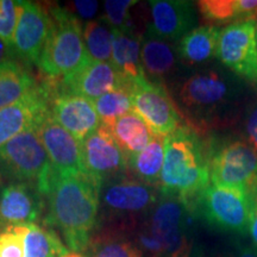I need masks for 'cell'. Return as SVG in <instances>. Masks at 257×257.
Instances as JSON below:
<instances>
[{"instance_id": "6da1fadb", "label": "cell", "mask_w": 257, "mask_h": 257, "mask_svg": "<svg viewBox=\"0 0 257 257\" xmlns=\"http://www.w3.org/2000/svg\"><path fill=\"white\" fill-rule=\"evenodd\" d=\"M245 85L231 72L211 68L193 73L176 91L179 111L198 133L230 126L240 118Z\"/></svg>"}, {"instance_id": "7a4b0ae2", "label": "cell", "mask_w": 257, "mask_h": 257, "mask_svg": "<svg viewBox=\"0 0 257 257\" xmlns=\"http://www.w3.org/2000/svg\"><path fill=\"white\" fill-rule=\"evenodd\" d=\"M102 185L87 173L53 175L47 224L62 233L70 251L83 253L98 223Z\"/></svg>"}, {"instance_id": "3957f363", "label": "cell", "mask_w": 257, "mask_h": 257, "mask_svg": "<svg viewBox=\"0 0 257 257\" xmlns=\"http://www.w3.org/2000/svg\"><path fill=\"white\" fill-rule=\"evenodd\" d=\"M210 160L211 146L188 125L165 137L161 194L181 198L192 210L199 195L210 186Z\"/></svg>"}, {"instance_id": "277c9868", "label": "cell", "mask_w": 257, "mask_h": 257, "mask_svg": "<svg viewBox=\"0 0 257 257\" xmlns=\"http://www.w3.org/2000/svg\"><path fill=\"white\" fill-rule=\"evenodd\" d=\"M50 29L37 67L47 79L57 80L79 69L89 57L81 23L68 9L48 6Z\"/></svg>"}, {"instance_id": "5b68a950", "label": "cell", "mask_w": 257, "mask_h": 257, "mask_svg": "<svg viewBox=\"0 0 257 257\" xmlns=\"http://www.w3.org/2000/svg\"><path fill=\"white\" fill-rule=\"evenodd\" d=\"M161 197L159 187L147 185L134 176H118L102 185L100 208L114 229L134 230L147 219Z\"/></svg>"}, {"instance_id": "8992f818", "label": "cell", "mask_w": 257, "mask_h": 257, "mask_svg": "<svg viewBox=\"0 0 257 257\" xmlns=\"http://www.w3.org/2000/svg\"><path fill=\"white\" fill-rule=\"evenodd\" d=\"M0 166L19 182L34 184L43 195L49 193L54 170L37 127L18 135L0 148Z\"/></svg>"}, {"instance_id": "52a82bcc", "label": "cell", "mask_w": 257, "mask_h": 257, "mask_svg": "<svg viewBox=\"0 0 257 257\" xmlns=\"http://www.w3.org/2000/svg\"><path fill=\"white\" fill-rule=\"evenodd\" d=\"M192 211L213 229L244 236L249 233L252 197L242 189L210 185L193 204Z\"/></svg>"}, {"instance_id": "ba28073f", "label": "cell", "mask_w": 257, "mask_h": 257, "mask_svg": "<svg viewBox=\"0 0 257 257\" xmlns=\"http://www.w3.org/2000/svg\"><path fill=\"white\" fill-rule=\"evenodd\" d=\"M193 211L175 195L161 194L143 224L162 246L165 257H188Z\"/></svg>"}, {"instance_id": "9c48e42d", "label": "cell", "mask_w": 257, "mask_h": 257, "mask_svg": "<svg viewBox=\"0 0 257 257\" xmlns=\"http://www.w3.org/2000/svg\"><path fill=\"white\" fill-rule=\"evenodd\" d=\"M211 184L242 189L251 194L257 189V152L243 138L211 146Z\"/></svg>"}, {"instance_id": "30bf717a", "label": "cell", "mask_w": 257, "mask_h": 257, "mask_svg": "<svg viewBox=\"0 0 257 257\" xmlns=\"http://www.w3.org/2000/svg\"><path fill=\"white\" fill-rule=\"evenodd\" d=\"M217 59L243 81L257 86L256 18L233 22L223 28Z\"/></svg>"}, {"instance_id": "8fae6325", "label": "cell", "mask_w": 257, "mask_h": 257, "mask_svg": "<svg viewBox=\"0 0 257 257\" xmlns=\"http://www.w3.org/2000/svg\"><path fill=\"white\" fill-rule=\"evenodd\" d=\"M134 111L148 124L155 136L167 137L182 126V114L163 83L147 78L135 80Z\"/></svg>"}, {"instance_id": "7c38bea8", "label": "cell", "mask_w": 257, "mask_h": 257, "mask_svg": "<svg viewBox=\"0 0 257 257\" xmlns=\"http://www.w3.org/2000/svg\"><path fill=\"white\" fill-rule=\"evenodd\" d=\"M54 80L38 82L32 91L14 104L0 108V148L18 135L37 127L49 113Z\"/></svg>"}, {"instance_id": "4fadbf2b", "label": "cell", "mask_w": 257, "mask_h": 257, "mask_svg": "<svg viewBox=\"0 0 257 257\" xmlns=\"http://www.w3.org/2000/svg\"><path fill=\"white\" fill-rule=\"evenodd\" d=\"M81 148L86 172L101 185L123 175L127 169V157L106 125L101 124L95 133L86 138Z\"/></svg>"}, {"instance_id": "5bb4252c", "label": "cell", "mask_w": 257, "mask_h": 257, "mask_svg": "<svg viewBox=\"0 0 257 257\" xmlns=\"http://www.w3.org/2000/svg\"><path fill=\"white\" fill-rule=\"evenodd\" d=\"M49 113L81 144L101 125L92 100L85 96L61 91L56 83L51 95Z\"/></svg>"}, {"instance_id": "9a60e30c", "label": "cell", "mask_w": 257, "mask_h": 257, "mask_svg": "<svg viewBox=\"0 0 257 257\" xmlns=\"http://www.w3.org/2000/svg\"><path fill=\"white\" fill-rule=\"evenodd\" d=\"M38 135L49 156L55 175L87 173L82 160L81 143L61 126L50 113L37 126Z\"/></svg>"}, {"instance_id": "2e32d148", "label": "cell", "mask_w": 257, "mask_h": 257, "mask_svg": "<svg viewBox=\"0 0 257 257\" xmlns=\"http://www.w3.org/2000/svg\"><path fill=\"white\" fill-rule=\"evenodd\" d=\"M21 16L14 41L16 56L27 63L37 64L49 35L50 16L48 6L34 2H19Z\"/></svg>"}, {"instance_id": "e0dca14e", "label": "cell", "mask_w": 257, "mask_h": 257, "mask_svg": "<svg viewBox=\"0 0 257 257\" xmlns=\"http://www.w3.org/2000/svg\"><path fill=\"white\" fill-rule=\"evenodd\" d=\"M124 79L111 62L95 61L92 57L57 83L61 91L78 94L94 101L106 93L123 86Z\"/></svg>"}, {"instance_id": "ac0fdd59", "label": "cell", "mask_w": 257, "mask_h": 257, "mask_svg": "<svg viewBox=\"0 0 257 257\" xmlns=\"http://www.w3.org/2000/svg\"><path fill=\"white\" fill-rule=\"evenodd\" d=\"M149 8L150 22L146 31L148 35L176 42L195 29L197 12L192 2L152 0Z\"/></svg>"}, {"instance_id": "d6986e66", "label": "cell", "mask_w": 257, "mask_h": 257, "mask_svg": "<svg viewBox=\"0 0 257 257\" xmlns=\"http://www.w3.org/2000/svg\"><path fill=\"white\" fill-rule=\"evenodd\" d=\"M43 194L34 184H11L0 193V223L4 226L35 224L43 211Z\"/></svg>"}, {"instance_id": "ffe728a7", "label": "cell", "mask_w": 257, "mask_h": 257, "mask_svg": "<svg viewBox=\"0 0 257 257\" xmlns=\"http://www.w3.org/2000/svg\"><path fill=\"white\" fill-rule=\"evenodd\" d=\"M141 61L147 78L163 85L180 63L178 49L172 42L148 34L143 35Z\"/></svg>"}, {"instance_id": "44dd1931", "label": "cell", "mask_w": 257, "mask_h": 257, "mask_svg": "<svg viewBox=\"0 0 257 257\" xmlns=\"http://www.w3.org/2000/svg\"><path fill=\"white\" fill-rule=\"evenodd\" d=\"M221 30L223 28L212 24L193 29L176 46L180 62L192 67L217 57Z\"/></svg>"}, {"instance_id": "7402d4cb", "label": "cell", "mask_w": 257, "mask_h": 257, "mask_svg": "<svg viewBox=\"0 0 257 257\" xmlns=\"http://www.w3.org/2000/svg\"><path fill=\"white\" fill-rule=\"evenodd\" d=\"M142 43L143 35L136 34L134 30H114L111 63L124 79L138 80L146 78L141 61Z\"/></svg>"}, {"instance_id": "603a6c76", "label": "cell", "mask_w": 257, "mask_h": 257, "mask_svg": "<svg viewBox=\"0 0 257 257\" xmlns=\"http://www.w3.org/2000/svg\"><path fill=\"white\" fill-rule=\"evenodd\" d=\"M107 127L127 159L142 152L155 136L146 121L135 111L121 115Z\"/></svg>"}, {"instance_id": "cb8c5ba5", "label": "cell", "mask_w": 257, "mask_h": 257, "mask_svg": "<svg viewBox=\"0 0 257 257\" xmlns=\"http://www.w3.org/2000/svg\"><path fill=\"white\" fill-rule=\"evenodd\" d=\"M38 82L23 63L14 60L0 62V108L18 101Z\"/></svg>"}, {"instance_id": "d4e9b609", "label": "cell", "mask_w": 257, "mask_h": 257, "mask_svg": "<svg viewBox=\"0 0 257 257\" xmlns=\"http://www.w3.org/2000/svg\"><path fill=\"white\" fill-rule=\"evenodd\" d=\"M165 163V137L154 136L142 152L127 159V169L135 179L144 184L160 187Z\"/></svg>"}, {"instance_id": "484cf974", "label": "cell", "mask_w": 257, "mask_h": 257, "mask_svg": "<svg viewBox=\"0 0 257 257\" xmlns=\"http://www.w3.org/2000/svg\"><path fill=\"white\" fill-rule=\"evenodd\" d=\"M85 257H142L133 237L126 231L106 227L91 238Z\"/></svg>"}, {"instance_id": "4316f807", "label": "cell", "mask_w": 257, "mask_h": 257, "mask_svg": "<svg viewBox=\"0 0 257 257\" xmlns=\"http://www.w3.org/2000/svg\"><path fill=\"white\" fill-rule=\"evenodd\" d=\"M197 8L208 23L224 24L253 18L257 15V0H200Z\"/></svg>"}, {"instance_id": "83f0119b", "label": "cell", "mask_w": 257, "mask_h": 257, "mask_svg": "<svg viewBox=\"0 0 257 257\" xmlns=\"http://www.w3.org/2000/svg\"><path fill=\"white\" fill-rule=\"evenodd\" d=\"M69 252L54 230L36 223L27 225L23 257H67Z\"/></svg>"}, {"instance_id": "f1b7e54d", "label": "cell", "mask_w": 257, "mask_h": 257, "mask_svg": "<svg viewBox=\"0 0 257 257\" xmlns=\"http://www.w3.org/2000/svg\"><path fill=\"white\" fill-rule=\"evenodd\" d=\"M134 81L135 80H127L123 86L106 93L93 101L102 125L111 126L121 115L134 111Z\"/></svg>"}, {"instance_id": "f546056e", "label": "cell", "mask_w": 257, "mask_h": 257, "mask_svg": "<svg viewBox=\"0 0 257 257\" xmlns=\"http://www.w3.org/2000/svg\"><path fill=\"white\" fill-rule=\"evenodd\" d=\"M114 29L102 19L88 21L83 27V40L88 55L95 61L111 62Z\"/></svg>"}, {"instance_id": "4dcf8cb0", "label": "cell", "mask_w": 257, "mask_h": 257, "mask_svg": "<svg viewBox=\"0 0 257 257\" xmlns=\"http://www.w3.org/2000/svg\"><path fill=\"white\" fill-rule=\"evenodd\" d=\"M137 4V0H111L105 2V15L101 19L112 29L119 31H133L134 24L128 10Z\"/></svg>"}, {"instance_id": "1f68e13d", "label": "cell", "mask_w": 257, "mask_h": 257, "mask_svg": "<svg viewBox=\"0 0 257 257\" xmlns=\"http://www.w3.org/2000/svg\"><path fill=\"white\" fill-rule=\"evenodd\" d=\"M21 4L12 0H0V40L14 51V41L17 29Z\"/></svg>"}, {"instance_id": "d6a6232c", "label": "cell", "mask_w": 257, "mask_h": 257, "mask_svg": "<svg viewBox=\"0 0 257 257\" xmlns=\"http://www.w3.org/2000/svg\"><path fill=\"white\" fill-rule=\"evenodd\" d=\"M27 225L6 226L0 231V257H23Z\"/></svg>"}, {"instance_id": "836d02e7", "label": "cell", "mask_w": 257, "mask_h": 257, "mask_svg": "<svg viewBox=\"0 0 257 257\" xmlns=\"http://www.w3.org/2000/svg\"><path fill=\"white\" fill-rule=\"evenodd\" d=\"M243 140L257 152V101L245 107L242 115Z\"/></svg>"}, {"instance_id": "e575fe53", "label": "cell", "mask_w": 257, "mask_h": 257, "mask_svg": "<svg viewBox=\"0 0 257 257\" xmlns=\"http://www.w3.org/2000/svg\"><path fill=\"white\" fill-rule=\"evenodd\" d=\"M98 2H74V8L76 9V12L83 18H92L96 14L98 10Z\"/></svg>"}, {"instance_id": "d590c367", "label": "cell", "mask_w": 257, "mask_h": 257, "mask_svg": "<svg viewBox=\"0 0 257 257\" xmlns=\"http://www.w3.org/2000/svg\"><path fill=\"white\" fill-rule=\"evenodd\" d=\"M252 197V212H251V219H250L249 226V234L251 237L253 246L257 248V189L251 193Z\"/></svg>"}, {"instance_id": "8d00e7d4", "label": "cell", "mask_w": 257, "mask_h": 257, "mask_svg": "<svg viewBox=\"0 0 257 257\" xmlns=\"http://www.w3.org/2000/svg\"><path fill=\"white\" fill-rule=\"evenodd\" d=\"M236 257H257V248L251 245H236Z\"/></svg>"}, {"instance_id": "74e56055", "label": "cell", "mask_w": 257, "mask_h": 257, "mask_svg": "<svg viewBox=\"0 0 257 257\" xmlns=\"http://www.w3.org/2000/svg\"><path fill=\"white\" fill-rule=\"evenodd\" d=\"M15 56V53L6 44L0 40V62H4V61L12 60V57Z\"/></svg>"}, {"instance_id": "f35d334b", "label": "cell", "mask_w": 257, "mask_h": 257, "mask_svg": "<svg viewBox=\"0 0 257 257\" xmlns=\"http://www.w3.org/2000/svg\"><path fill=\"white\" fill-rule=\"evenodd\" d=\"M256 40H257V19H256Z\"/></svg>"}]
</instances>
